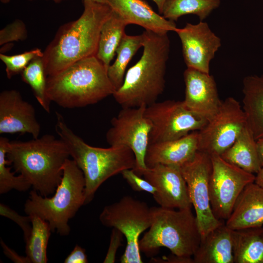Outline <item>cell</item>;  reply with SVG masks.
<instances>
[{
	"mask_svg": "<svg viewBox=\"0 0 263 263\" xmlns=\"http://www.w3.org/2000/svg\"><path fill=\"white\" fill-rule=\"evenodd\" d=\"M0 215L15 222L21 229L25 242L29 237L32 229L31 217L19 215L7 206L0 204Z\"/></svg>",
	"mask_w": 263,
	"mask_h": 263,
	"instance_id": "obj_33",
	"label": "cell"
},
{
	"mask_svg": "<svg viewBox=\"0 0 263 263\" xmlns=\"http://www.w3.org/2000/svg\"><path fill=\"white\" fill-rule=\"evenodd\" d=\"M127 25V23L113 11L112 15L102 27L96 56L107 69L125 34V29Z\"/></svg>",
	"mask_w": 263,
	"mask_h": 263,
	"instance_id": "obj_25",
	"label": "cell"
},
{
	"mask_svg": "<svg viewBox=\"0 0 263 263\" xmlns=\"http://www.w3.org/2000/svg\"><path fill=\"white\" fill-rule=\"evenodd\" d=\"M10 140L6 137L0 138V194L6 193L12 189L26 191L32 186L22 175H15L7 167L9 162L6 154Z\"/></svg>",
	"mask_w": 263,
	"mask_h": 263,
	"instance_id": "obj_30",
	"label": "cell"
},
{
	"mask_svg": "<svg viewBox=\"0 0 263 263\" xmlns=\"http://www.w3.org/2000/svg\"><path fill=\"white\" fill-rule=\"evenodd\" d=\"M232 230L224 223L201 239L194 263H234Z\"/></svg>",
	"mask_w": 263,
	"mask_h": 263,
	"instance_id": "obj_21",
	"label": "cell"
},
{
	"mask_svg": "<svg viewBox=\"0 0 263 263\" xmlns=\"http://www.w3.org/2000/svg\"><path fill=\"white\" fill-rule=\"evenodd\" d=\"M0 2L3 4H7L9 3L11 0H0Z\"/></svg>",
	"mask_w": 263,
	"mask_h": 263,
	"instance_id": "obj_43",
	"label": "cell"
},
{
	"mask_svg": "<svg viewBox=\"0 0 263 263\" xmlns=\"http://www.w3.org/2000/svg\"><path fill=\"white\" fill-rule=\"evenodd\" d=\"M255 182L263 188V167L262 168L259 172L257 174Z\"/></svg>",
	"mask_w": 263,
	"mask_h": 263,
	"instance_id": "obj_39",
	"label": "cell"
},
{
	"mask_svg": "<svg viewBox=\"0 0 263 263\" xmlns=\"http://www.w3.org/2000/svg\"><path fill=\"white\" fill-rule=\"evenodd\" d=\"M234 263H263V227L232 230Z\"/></svg>",
	"mask_w": 263,
	"mask_h": 263,
	"instance_id": "obj_24",
	"label": "cell"
},
{
	"mask_svg": "<svg viewBox=\"0 0 263 263\" xmlns=\"http://www.w3.org/2000/svg\"><path fill=\"white\" fill-rule=\"evenodd\" d=\"M175 32L181 40L187 68L209 74L210 62L221 45L220 38L202 21L196 24L187 23Z\"/></svg>",
	"mask_w": 263,
	"mask_h": 263,
	"instance_id": "obj_15",
	"label": "cell"
},
{
	"mask_svg": "<svg viewBox=\"0 0 263 263\" xmlns=\"http://www.w3.org/2000/svg\"><path fill=\"white\" fill-rule=\"evenodd\" d=\"M225 224L232 230L262 226L263 188L255 182L247 185L238 197Z\"/></svg>",
	"mask_w": 263,
	"mask_h": 263,
	"instance_id": "obj_20",
	"label": "cell"
},
{
	"mask_svg": "<svg viewBox=\"0 0 263 263\" xmlns=\"http://www.w3.org/2000/svg\"><path fill=\"white\" fill-rule=\"evenodd\" d=\"M99 219L104 226L116 228L125 237L127 245L121 263H142L139 238L151 225V207L145 202L124 196L105 206Z\"/></svg>",
	"mask_w": 263,
	"mask_h": 263,
	"instance_id": "obj_8",
	"label": "cell"
},
{
	"mask_svg": "<svg viewBox=\"0 0 263 263\" xmlns=\"http://www.w3.org/2000/svg\"><path fill=\"white\" fill-rule=\"evenodd\" d=\"M184 105L192 113L209 120L216 114L222 102L213 76L187 68L184 73Z\"/></svg>",
	"mask_w": 263,
	"mask_h": 263,
	"instance_id": "obj_16",
	"label": "cell"
},
{
	"mask_svg": "<svg viewBox=\"0 0 263 263\" xmlns=\"http://www.w3.org/2000/svg\"><path fill=\"white\" fill-rule=\"evenodd\" d=\"M29 1H33V0H27ZM51 0L54 2L56 3H60L63 1L67 0Z\"/></svg>",
	"mask_w": 263,
	"mask_h": 263,
	"instance_id": "obj_41",
	"label": "cell"
},
{
	"mask_svg": "<svg viewBox=\"0 0 263 263\" xmlns=\"http://www.w3.org/2000/svg\"><path fill=\"white\" fill-rule=\"evenodd\" d=\"M221 156L227 162L253 174H257L262 168L257 141L248 125Z\"/></svg>",
	"mask_w": 263,
	"mask_h": 263,
	"instance_id": "obj_23",
	"label": "cell"
},
{
	"mask_svg": "<svg viewBox=\"0 0 263 263\" xmlns=\"http://www.w3.org/2000/svg\"><path fill=\"white\" fill-rule=\"evenodd\" d=\"M43 52L39 48H35L15 55L9 56L2 53L0 59L5 65L7 78H11L24 70L33 59L42 57Z\"/></svg>",
	"mask_w": 263,
	"mask_h": 263,
	"instance_id": "obj_31",
	"label": "cell"
},
{
	"mask_svg": "<svg viewBox=\"0 0 263 263\" xmlns=\"http://www.w3.org/2000/svg\"><path fill=\"white\" fill-rule=\"evenodd\" d=\"M145 113L152 124L149 144L181 138L200 130L208 121L188 110L183 101L155 102L146 107Z\"/></svg>",
	"mask_w": 263,
	"mask_h": 263,
	"instance_id": "obj_13",
	"label": "cell"
},
{
	"mask_svg": "<svg viewBox=\"0 0 263 263\" xmlns=\"http://www.w3.org/2000/svg\"><path fill=\"white\" fill-rule=\"evenodd\" d=\"M156 4L160 14H162L164 4L167 0H152Z\"/></svg>",
	"mask_w": 263,
	"mask_h": 263,
	"instance_id": "obj_40",
	"label": "cell"
},
{
	"mask_svg": "<svg viewBox=\"0 0 263 263\" xmlns=\"http://www.w3.org/2000/svg\"><path fill=\"white\" fill-rule=\"evenodd\" d=\"M220 4V0H167L162 14L165 19L173 22L181 16L189 14L197 16L202 21Z\"/></svg>",
	"mask_w": 263,
	"mask_h": 263,
	"instance_id": "obj_27",
	"label": "cell"
},
{
	"mask_svg": "<svg viewBox=\"0 0 263 263\" xmlns=\"http://www.w3.org/2000/svg\"><path fill=\"white\" fill-rule=\"evenodd\" d=\"M28 36L25 23L20 19H16L0 31V45L13 41H23Z\"/></svg>",
	"mask_w": 263,
	"mask_h": 263,
	"instance_id": "obj_32",
	"label": "cell"
},
{
	"mask_svg": "<svg viewBox=\"0 0 263 263\" xmlns=\"http://www.w3.org/2000/svg\"><path fill=\"white\" fill-rule=\"evenodd\" d=\"M115 91L108 69L96 56L81 59L47 78L49 99L63 108L94 104Z\"/></svg>",
	"mask_w": 263,
	"mask_h": 263,
	"instance_id": "obj_5",
	"label": "cell"
},
{
	"mask_svg": "<svg viewBox=\"0 0 263 263\" xmlns=\"http://www.w3.org/2000/svg\"><path fill=\"white\" fill-rule=\"evenodd\" d=\"M70 156L65 142L49 134L27 141H10L6 154L9 164L43 196L55 192Z\"/></svg>",
	"mask_w": 263,
	"mask_h": 263,
	"instance_id": "obj_3",
	"label": "cell"
},
{
	"mask_svg": "<svg viewBox=\"0 0 263 263\" xmlns=\"http://www.w3.org/2000/svg\"><path fill=\"white\" fill-rule=\"evenodd\" d=\"M143 37L125 34L116 51L117 56L108 69V75L116 90L123 84L126 68L137 51L143 47Z\"/></svg>",
	"mask_w": 263,
	"mask_h": 263,
	"instance_id": "obj_26",
	"label": "cell"
},
{
	"mask_svg": "<svg viewBox=\"0 0 263 263\" xmlns=\"http://www.w3.org/2000/svg\"><path fill=\"white\" fill-rule=\"evenodd\" d=\"M142 175L155 188L153 197L160 207L177 209L191 208L188 186L179 167L157 165L143 170Z\"/></svg>",
	"mask_w": 263,
	"mask_h": 263,
	"instance_id": "obj_14",
	"label": "cell"
},
{
	"mask_svg": "<svg viewBox=\"0 0 263 263\" xmlns=\"http://www.w3.org/2000/svg\"><path fill=\"white\" fill-rule=\"evenodd\" d=\"M22 80L31 88L37 100L50 113L51 101L47 94V78L42 57L33 59L21 73Z\"/></svg>",
	"mask_w": 263,
	"mask_h": 263,
	"instance_id": "obj_29",
	"label": "cell"
},
{
	"mask_svg": "<svg viewBox=\"0 0 263 263\" xmlns=\"http://www.w3.org/2000/svg\"><path fill=\"white\" fill-rule=\"evenodd\" d=\"M84 10L76 20L61 25L43 52L47 76L83 58L96 56L102 27L113 10L107 4L83 0Z\"/></svg>",
	"mask_w": 263,
	"mask_h": 263,
	"instance_id": "obj_1",
	"label": "cell"
},
{
	"mask_svg": "<svg viewBox=\"0 0 263 263\" xmlns=\"http://www.w3.org/2000/svg\"><path fill=\"white\" fill-rule=\"evenodd\" d=\"M32 229L25 242L26 256L31 263H46L47 247L52 230L49 224L37 216H30Z\"/></svg>",
	"mask_w": 263,
	"mask_h": 263,
	"instance_id": "obj_28",
	"label": "cell"
},
{
	"mask_svg": "<svg viewBox=\"0 0 263 263\" xmlns=\"http://www.w3.org/2000/svg\"><path fill=\"white\" fill-rule=\"evenodd\" d=\"M95 2L107 4V0H91Z\"/></svg>",
	"mask_w": 263,
	"mask_h": 263,
	"instance_id": "obj_42",
	"label": "cell"
},
{
	"mask_svg": "<svg viewBox=\"0 0 263 263\" xmlns=\"http://www.w3.org/2000/svg\"><path fill=\"white\" fill-rule=\"evenodd\" d=\"M198 150V131H193L176 139L149 144L145 162L148 168L160 164L180 167Z\"/></svg>",
	"mask_w": 263,
	"mask_h": 263,
	"instance_id": "obj_18",
	"label": "cell"
},
{
	"mask_svg": "<svg viewBox=\"0 0 263 263\" xmlns=\"http://www.w3.org/2000/svg\"><path fill=\"white\" fill-rule=\"evenodd\" d=\"M247 125L240 103L229 97L222 101L216 114L198 131V150L221 155L235 141Z\"/></svg>",
	"mask_w": 263,
	"mask_h": 263,
	"instance_id": "obj_12",
	"label": "cell"
},
{
	"mask_svg": "<svg viewBox=\"0 0 263 263\" xmlns=\"http://www.w3.org/2000/svg\"><path fill=\"white\" fill-rule=\"evenodd\" d=\"M65 263H87L88 260L85 249L76 244L64 260Z\"/></svg>",
	"mask_w": 263,
	"mask_h": 263,
	"instance_id": "obj_36",
	"label": "cell"
},
{
	"mask_svg": "<svg viewBox=\"0 0 263 263\" xmlns=\"http://www.w3.org/2000/svg\"><path fill=\"white\" fill-rule=\"evenodd\" d=\"M179 167L188 186L203 239L224 223L223 220L215 216L211 207L209 191V181L212 169L210 155L198 150L191 160Z\"/></svg>",
	"mask_w": 263,
	"mask_h": 263,
	"instance_id": "obj_11",
	"label": "cell"
},
{
	"mask_svg": "<svg viewBox=\"0 0 263 263\" xmlns=\"http://www.w3.org/2000/svg\"><path fill=\"white\" fill-rule=\"evenodd\" d=\"M41 130L33 106L19 92L4 90L0 94V133H29L39 137Z\"/></svg>",
	"mask_w": 263,
	"mask_h": 263,
	"instance_id": "obj_17",
	"label": "cell"
},
{
	"mask_svg": "<svg viewBox=\"0 0 263 263\" xmlns=\"http://www.w3.org/2000/svg\"><path fill=\"white\" fill-rule=\"evenodd\" d=\"M123 234L118 229L113 228L108 250L103 261L104 263H113L118 247L121 245Z\"/></svg>",
	"mask_w": 263,
	"mask_h": 263,
	"instance_id": "obj_35",
	"label": "cell"
},
{
	"mask_svg": "<svg viewBox=\"0 0 263 263\" xmlns=\"http://www.w3.org/2000/svg\"><path fill=\"white\" fill-rule=\"evenodd\" d=\"M56 113V132L66 144L70 156L84 175L85 205L92 201L97 189L107 179L125 169L135 168V157L130 148L124 146L107 148L91 146L68 127L60 113Z\"/></svg>",
	"mask_w": 263,
	"mask_h": 263,
	"instance_id": "obj_4",
	"label": "cell"
},
{
	"mask_svg": "<svg viewBox=\"0 0 263 263\" xmlns=\"http://www.w3.org/2000/svg\"><path fill=\"white\" fill-rule=\"evenodd\" d=\"M0 245L4 255L15 263H31L29 258L26 256H21L14 250L8 247L1 239Z\"/></svg>",
	"mask_w": 263,
	"mask_h": 263,
	"instance_id": "obj_37",
	"label": "cell"
},
{
	"mask_svg": "<svg viewBox=\"0 0 263 263\" xmlns=\"http://www.w3.org/2000/svg\"><path fill=\"white\" fill-rule=\"evenodd\" d=\"M146 107L122 108L111 119V127L106 134L110 146H126L133 151L136 159L133 170L140 176L147 168L145 158L152 128L150 121L145 115Z\"/></svg>",
	"mask_w": 263,
	"mask_h": 263,
	"instance_id": "obj_10",
	"label": "cell"
},
{
	"mask_svg": "<svg viewBox=\"0 0 263 263\" xmlns=\"http://www.w3.org/2000/svg\"><path fill=\"white\" fill-rule=\"evenodd\" d=\"M151 224L139 241L140 250L150 256L161 247H165L177 256H193L201 237L191 209L175 210L153 207H151Z\"/></svg>",
	"mask_w": 263,
	"mask_h": 263,
	"instance_id": "obj_7",
	"label": "cell"
},
{
	"mask_svg": "<svg viewBox=\"0 0 263 263\" xmlns=\"http://www.w3.org/2000/svg\"><path fill=\"white\" fill-rule=\"evenodd\" d=\"M142 55L125 74L113 96L122 108L148 106L156 102L165 89L169 51L168 33L145 30Z\"/></svg>",
	"mask_w": 263,
	"mask_h": 263,
	"instance_id": "obj_2",
	"label": "cell"
},
{
	"mask_svg": "<svg viewBox=\"0 0 263 263\" xmlns=\"http://www.w3.org/2000/svg\"><path fill=\"white\" fill-rule=\"evenodd\" d=\"M209 191L211 208L218 219L227 220L244 188L254 182L256 176L213 154Z\"/></svg>",
	"mask_w": 263,
	"mask_h": 263,
	"instance_id": "obj_9",
	"label": "cell"
},
{
	"mask_svg": "<svg viewBox=\"0 0 263 263\" xmlns=\"http://www.w3.org/2000/svg\"><path fill=\"white\" fill-rule=\"evenodd\" d=\"M121 174L133 190L146 191L152 195L155 193V188L146 179L137 175L133 169H125L121 172Z\"/></svg>",
	"mask_w": 263,
	"mask_h": 263,
	"instance_id": "obj_34",
	"label": "cell"
},
{
	"mask_svg": "<svg viewBox=\"0 0 263 263\" xmlns=\"http://www.w3.org/2000/svg\"><path fill=\"white\" fill-rule=\"evenodd\" d=\"M256 141L260 162L262 167H263V137L260 138Z\"/></svg>",
	"mask_w": 263,
	"mask_h": 263,
	"instance_id": "obj_38",
	"label": "cell"
},
{
	"mask_svg": "<svg viewBox=\"0 0 263 263\" xmlns=\"http://www.w3.org/2000/svg\"><path fill=\"white\" fill-rule=\"evenodd\" d=\"M107 4L128 25L136 24L158 33L175 32L177 29L174 22L156 13L144 0H107Z\"/></svg>",
	"mask_w": 263,
	"mask_h": 263,
	"instance_id": "obj_19",
	"label": "cell"
},
{
	"mask_svg": "<svg viewBox=\"0 0 263 263\" xmlns=\"http://www.w3.org/2000/svg\"><path fill=\"white\" fill-rule=\"evenodd\" d=\"M243 109L255 139L263 137V75L243 80Z\"/></svg>",
	"mask_w": 263,
	"mask_h": 263,
	"instance_id": "obj_22",
	"label": "cell"
},
{
	"mask_svg": "<svg viewBox=\"0 0 263 263\" xmlns=\"http://www.w3.org/2000/svg\"><path fill=\"white\" fill-rule=\"evenodd\" d=\"M85 181L82 170L73 159H67L63 167V175L54 194L43 196L34 189L24 204V211L29 216H37L46 221L52 232L68 235L69 220L85 205Z\"/></svg>",
	"mask_w": 263,
	"mask_h": 263,
	"instance_id": "obj_6",
	"label": "cell"
}]
</instances>
